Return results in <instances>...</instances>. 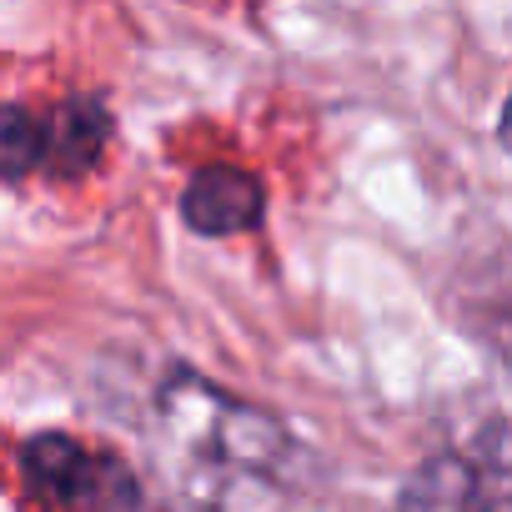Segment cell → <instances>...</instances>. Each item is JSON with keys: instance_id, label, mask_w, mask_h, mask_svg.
Segmentation results:
<instances>
[{"instance_id": "obj_7", "label": "cell", "mask_w": 512, "mask_h": 512, "mask_svg": "<svg viewBox=\"0 0 512 512\" xmlns=\"http://www.w3.org/2000/svg\"><path fill=\"white\" fill-rule=\"evenodd\" d=\"M497 141L512 151V91H507V106H502V121H497Z\"/></svg>"}, {"instance_id": "obj_1", "label": "cell", "mask_w": 512, "mask_h": 512, "mask_svg": "<svg viewBox=\"0 0 512 512\" xmlns=\"http://www.w3.org/2000/svg\"><path fill=\"white\" fill-rule=\"evenodd\" d=\"M166 512H287L307 477L302 442L246 397L176 367L146 422Z\"/></svg>"}, {"instance_id": "obj_3", "label": "cell", "mask_w": 512, "mask_h": 512, "mask_svg": "<svg viewBox=\"0 0 512 512\" xmlns=\"http://www.w3.org/2000/svg\"><path fill=\"white\" fill-rule=\"evenodd\" d=\"M512 502V422H487L467 452H432L397 492V512H497Z\"/></svg>"}, {"instance_id": "obj_4", "label": "cell", "mask_w": 512, "mask_h": 512, "mask_svg": "<svg viewBox=\"0 0 512 512\" xmlns=\"http://www.w3.org/2000/svg\"><path fill=\"white\" fill-rule=\"evenodd\" d=\"M267 211V196H262V181L241 166H201L191 171L186 191H181V221L196 231V236H236V231H251Z\"/></svg>"}, {"instance_id": "obj_6", "label": "cell", "mask_w": 512, "mask_h": 512, "mask_svg": "<svg viewBox=\"0 0 512 512\" xmlns=\"http://www.w3.org/2000/svg\"><path fill=\"white\" fill-rule=\"evenodd\" d=\"M36 166H46V121H36L26 106H6V116H0V171H6V181H21Z\"/></svg>"}, {"instance_id": "obj_2", "label": "cell", "mask_w": 512, "mask_h": 512, "mask_svg": "<svg viewBox=\"0 0 512 512\" xmlns=\"http://www.w3.org/2000/svg\"><path fill=\"white\" fill-rule=\"evenodd\" d=\"M21 477L56 512H136L141 507L136 472L116 452L86 447L66 432L26 437L21 442Z\"/></svg>"}, {"instance_id": "obj_5", "label": "cell", "mask_w": 512, "mask_h": 512, "mask_svg": "<svg viewBox=\"0 0 512 512\" xmlns=\"http://www.w3.org/2000/svg\"><path fill=\"white\" fill-rule=\"evenodd\" d=\"M111 141V111L96 96H71L46 116V171L81 176Z\"/></svg>"}]
</instances>
